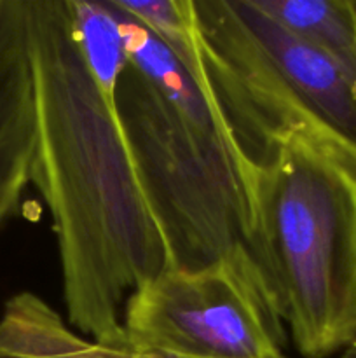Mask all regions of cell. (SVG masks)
<instances>
[{
    "instance_id": "1",
    "label": "cell",
    "mask_w": 356,
    "mask_h": 358,
    "mask_svg": "<svg viewBox=\"0 0 356 358\" xmlns=\"http://www.w3.org/2000/svg\"><path fill=\"white\" fill-rule=\"evenodd\" d=\"M37 103L31 184L54 224L68 324L126 348L122 304L171 268L114 105L77 45L66 0H27Z\"/></svg>"
},
{
    "instance_id": "2",
    "label": "cell",
    "mask_w": 356,
    "mask_h": 358,
    "mask_svg": "<svg viewBox=\"0 0 356 358\" xmlns=\"http://www.w3.org/2000/svg\"><path fill=\"white\" fill-rule=\"evenodd\" d=\"M107 2L129 52L114 108L171 268L198 269L248 250L257 168L239 150L213 94L156 35Z\"/></svg>"
},
{
    "instance_id": "3",
    "label": "cell",
    "mask_w": 356,
    "mask_h": 358,
    "mask_svg": "<svg viewBox=\"0 0 356 358\" xmlns=\"http://www.w3.org/2000/svg\"><path fill=\"white\" fill-rule=\"evenodd\" d=\"M248 254L306 358L356 345V164L300 135L257 164Z\"/></svg>"
},
{
    "instance_id": "4",
    "label": "cell",
    "mask_w": 356,
    "mask_h": 358,
    "mask_svg": "<svg viewBox=\"0 0 356 358\" xmlns=\"http://www.w3.org/2000/svg\"><path fill=\"white\" fill-rule=\"evenodd\" d=\"M206 83L253 166L292 135L356 164V84L255 0H194Z\"/></svg>"
},
{
    "instance_id": "5",
    "label": "cell",
    "mask_w": 356,
    "mask_h": 358,
    "mask_svg": "<svg viewBox=\"0 0 356 358\" xmlns=\"http://www.w3.org/2000/svg\"><path fill=\"white\" fill-rule=\"evenodd\" d=\"M122 329L129 352L286 358L283 320L248 250L198 269H164L129 294Z\"/></svg>"
},
{
    "instance_id": "6",
    "label": "cell",
    "mask_w": 356,
    "mask_h": 358,
    "mask_svg": "<svg viewBox=\"0 0 356 358\" xmlns=\"http://www.w3.org/2000/svg\"><path fill=\"white\" fill-rule=\"evenodd\" d=\"M37 103L27 0H0V227L31 184Z\"/></svg>"
},
{
    "instance_id": "7",
    "label": "cell",
    "mask_w": 356,
    "mask_h": 358,
    "mask_svg": "<svg viewBox=\"0 0 356 358\" xmlns=\"http://www.w3.org/2000/svg\"><path fill=\"white\" fill-rule=\"evenodd\" d=\"M0 358H131V352L79 336L42 297L20 292L0 315Z\"/></svg>"
},
{
    "instance_id": "8",
    "label": "cell",
    "mask_w": 356,
    "mask_h": 358,
    "mask_svg": "<svg viewBox=\"0 0 356 358\" xmlns=\"http://www.w3.org/2000/svg\"><path fill=\"white\" fill-rule=\"evenodd\" d=\"M281 27L334 59L356 84L353 0H255Z\"/></svg>"
},
{
    "instance_id": "9",
    "label": "cell",
    "mask_w": 356,
    "mask_h": 358,
    "mask_svg": "<svg viewBox=\"0 0 356 358\" xmlns=\"http://www.w3.org/2000/svg\"><path fill=\"white\" fill-rule=\"evenodd\" d=\"M77 45L101 93L114 105L119 77L129 62L121 20L107 0H66Z\"/></svg>"
},
{
    "instance_id": "10",
    "label": "cell",
    "mask_w": 356,
    "mask_h": 358,
    "mask_svg": "<svg viewBox=\"0 0 356 358\" xmlns=\"http://www.w3.org/2000/svg\"><path fill=\"white\" fill-rule=\"evenodd\" d=\"M117 7L142 23L156 35L194 77L195 83L208 90L202 65L201 35L195 20L194 0H114Z\"/></svg>"
},
{
    "instance_id": "11",
    "label": "cell",
    "mask_w": 356,
    "mask_h": 358,
    "mask_svg": "<svg viewBox=\"0 0 356 358\" xmlns=\"http://www.w3.org/2000/svg\"><path fill=\"white\" fill-rule=\"evenodd\" d=\"M131 358H170L164 357L161 353H152V352H131Z\"/></svg>"
},
{
    "instance_id": "12",
    "label": "cell",
    "mask_w": 356,
    "mask_h": 358,
    "mask_svg": "<svg viewBox=\"0 0 356 358\" xmlns=\"http://www.w3.org/2000/svg\"><path fill=\"white\" fill-rule=\"evenodd\" d=\"M353 10H355V16H356V0H353Z\"/></svg>"
}]
</instances>
